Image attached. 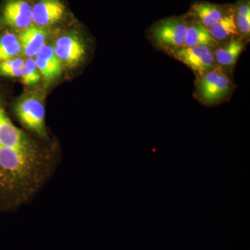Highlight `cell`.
I'll return each mask as SVG.
<instances>
[{"mask_svg": "<svg viewBox=\"0 0 250 250\" xmlns=\"http://www.w3.org/2000/svg\"><path fill=\"white\" fill-rule=\"evenodd\" d=\"M54 172L24 151L0 146V212L29 205Z\"/></svg>", "mask_w": 250, "mask_h": 250, "instance_id": "6da1fadb", "label": "cell"}, {"mask_svg": "<svg viewBox=\"0 0 250 250\" xmlns=\"http://www.w3.org/2000/svg\"><path fill=\"white\" fill-rule=\"evenodd\" d=\"M18 121L39 139L49 140L45 123V107L41 95H27L15 104Z\"/></svg>", "mask_w": 250, "mask_h": 250, "instance_id": "7a4b0ae2", "label": "cell"}, {"mask_svg": "<svg viewBox=\"0 0 250 250\" xmlns=\"http://www.w3.org/2000/svg\"><path fill=\"white\" fill-rule=\"evenodd\" d=\"M200 76L197 84V96L206 105L220 103L231 91V81L219 68L215 67Z\"/></svg>", "mask_w": 250, "mask_h": 250, "instance_id": "3957f363", "label": "cell"}, {"mask_svg": "<svg viewBox=\"0 0 250 250\" xmlns=\"http://www.w3.org/2000/svg\"><path fill=\"white\" fill-rule=\"evenodd\" d=\"M187 27L183 18H167L152 27V39L161 48L172 52L183 47Z\"/></svg>", "mask_w": 250, "mask_h": 250, "instance_id": "277c9868", "label": "cell"}, {"mask_svg": "<svg viewBox=\"0 0 250 250\" xmlns=\"http://www.w3.org/2000/svg\"><path fill=\"white\" fill-rule=\"evenodd\" d=\"M171 52L174 58L199 75H203L215 67V55L211 47L202 45L182 47Z\"/></svg>", "mask_w": 250, "mask_h": 250, "instance_id": "5b68a950", "label": "cell"}, {"mask_svg": "<svg viewBox=\"0 0 250 250\" xmlns=\"http://www.w3.org/2000/svg\"><path fill=\"white\" fill-rule=\"evenodd\" d=\"M0 22L14 29H27L32 23V7L26 0H7L1 9Z\"/></svg>", "mask_w": 250, "mask_h": 250, "instance_id": "8992f818", "label": "cell"}, {"mask_svg": "<svg viewBox=\"0 0 250 250\" xmlns=\"http://www.w3.org/2000/svg\"><path fill=\"white\" fill-rule=\"evenodd\" d=\"M37 142L14 124L5 111L0 99V146L27 147Z\"/></svg>", "mask_w": 250, "mask_h": 250, "instance_id": "52a82bcc", "label": "cell"}, {"mask_svg": "<svg viewBox=\"0 0 250 250\" xmlns=\"http://www.w3.org/2000/svg\"><path fill=\"white\" fill-rule=\"evenodd\" d=\"M54 52L62 62L74 67L82 62L85 54V45L80 38L74 34L62 36L56 41Z\"/></svg>", "mask_w": 250, "mask_h": 250, "instance_id": "ba28073f", "label": "cell"}, {"mask_svg": "<svg viewBox=\"0 0 250 250\" xmlns=\"http://www.w3.org/2000/svg\"><path fill=\"white\" fill-rule=\"evenodd\" d=\"M65 12L61 0H39L32 7V22L40 27L52 25L62 20Z\"/></svg>", "mask_w": 250, "mask_h": 250, "instance_id": "9c48e42d", "label": "cell"}, {"mask_svg": "<svg viewBox=\"0 0 250 250\" xmlns=\"http://www.w3.org/2000/svg\"><path fill=\"white\" fill-rule=\"evenodd\" d=\"M35 57L38 70L46 80H53L62 73V62L56 55L52 46H44Z\"/></svg>", "mask_w": 250, "mask_h": 250, "instance_id": "30bf717a", "label": "cell"}, {"mask_svg": "<svg viewBox=\"0 0 250 250\" xmlns=\"http://www.w3.org/2000/svg\"><path fill=\"white\" fill-rule=\"evenodd\" d=\"M46 38L47 32L45 29L36 27L24 29L19 37L22 51L29 58L36 57L45 45Z\"/></svg>", "mask_w": 250, "mask_h": 250, "instance_id": "8fae6325", "label": "cell"}, {"mask_svg": "<svg viewBox=\"0 0 250 250\" xmlns=\"http://www.w3.org/2000/svg\"><path fill=\"white\" fill-rule=\"evenodd\" d=\"M218 41L210 35L208 29L200 23L190 22L188 24L183 47L202 45L213 48L218 46Z\"/></svg>", "mask_w": 250, "mask_h": 250, "instance_id": "7c38bea8", "label": "cell"}, {"mask_svg": "<svg viewBox=\"0 0 250 250\" xmlns=\"http://www.w3.org/2000/svg\"><path fill=\"white\" fill-rule=\"evenodd\" d=\"M208 29L210 35L218 42L238 34L234 14L232 12L224 14L223 17L212 24Z\"/></svg>", "mask_w": 250, "mask_h": 250, "instance_id": "4fadbf2b", "label": "cell"}, {"mask_svg": "<svg viewBox=\"0 0 250 250\" xmlns=\"http://www.w3.org/2000/svg\"><path fill=\"white\" fill-rule=\"evenodd\" d=\"M192 12L198 20V22L207 28L223 17V10L220 6L207 2H198L192 6Z\"/></svg>", "mask_w": 250, "mask_h": 250, "instance_id": "5bb4252c", "label": "cell"}, {"mask_svg": "<svg viewBox=\"0 0 250 250\" xmlns=\"http://www.w3.org/2000/svg\"><path fill=\"white\" fill-rule=\"evenodd\" d=\"M244 49L241 41L233 39L226 45L217 49L214 54L215 62L226 67H233Z\"/></svg>", "mask_w": 250, "mask_h": 250, "instance_id": "9a60e30c", "label": "cell"}, {"mask_svg": "<svg viewBox=\"0 0 250 250\" xmlns=\"http://www.w3.org/2000/svg\"><path fill=\"white\" fill-rule=\"evenodd\" d=\"M22 52L19 38L13 33L0 36V62L17 57Z\"/></svg>", "mask_w": 250, "mask_h": 250, "instance_id": "2e32d148", "label": "cell"}, {"mask_svg": "<svg viewBox=\"0 0 250 250\" xmlns=\"http://www.w3.org/2000/svg\"><path fill=\"white\" fill-rule=\"evenodd\" d=\"M234 14L238 34L243 36L250 35V4L249 1H243L238 4Z\"/></svg>", "mask_w": 250, "mask_h": 250, "instance_id": "e0dca14e", "label": "cell"}, {"mask_svg": "<svg viewBox=\"0 0 250 250\" xmlns=\"http://www.w3.org/2000/svg\"><path fill=\"white\" fill-rule=\"evenodd\" d=\"M24 62L20 57L0 62V75L8 77H22Z\"/></svg>", "mask_w": 250, "mask_h": 250, "instance_id": "ac0fdd59", "label": "cell"}, {"mask_svg": "<svg viewBox=\"0 0 250 250\" xmlns=\"http://www.w3.org/2000/svg\"><path fill=\"white\" fill-rule=\"evenodd\" d=\"M22 77L24 84L28 85L36 84L40 80V74L34 59L29 57L24 62Z\"/></svg>", "mask_w": 250, "mask_h": 250, "instance_id": "d6986e66", "label": "cell"}]
</instances>
